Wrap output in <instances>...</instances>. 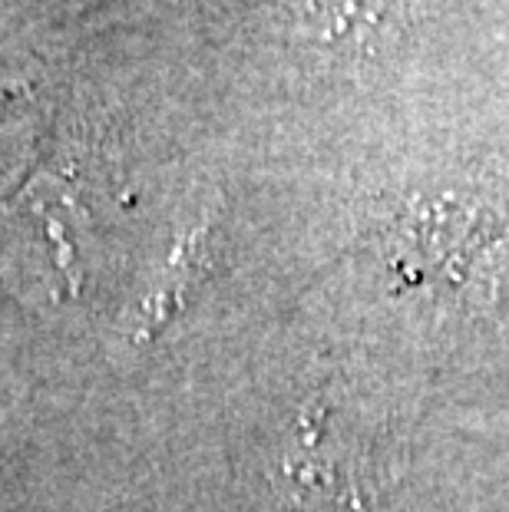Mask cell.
<instances>
[{"mask_svg": "<svg viewBox=\"0 0 509 512\" xmlns=\"http://www.w3.org/2000/svg\"><path fill=\"white\" fill-rule=\"evenodd\" d=\"M394 7L384 0H301L298 34L328 53L377 50L391 34Z\"/></svg>", "mask_w": 509, "mask_h": 512, "instance_id": "cell-1", "label": "cell"}]
</instances>
